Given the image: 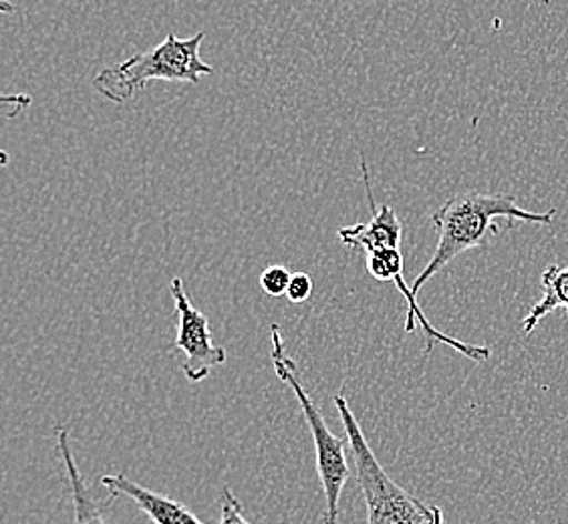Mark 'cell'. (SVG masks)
Here are the masks:
<instances>
[{"label": "cell", "instance_id": "4fadbf2b", "mask_svg": "<svg viewBox=\"0 0 568 524\" xmlns=\"http://www.w3.org/2000/svg\"><path fill=\"white\" fill-rule=\"evenodd\" d=\"M31 101L33 99L29 98V95H2V105L7 108V118H14V115H19L24 108H29L31 105Z\"/></svg>", "mask_w": 568, "mask_h": 524}, {"label": "cell", "instance_id": "8fae6325", "mask_svg": "<svg viewBox=\"0 0 568 524\" xmlns=\"http://www.w3.org/2000/svg\"><path fill=\"white\" fill-rule=\"evenodd\" d=\"M220 524H251L244 518L241 501L230 486H224L220 494Z\"/></svg>", "mask_w": 568, "mask_h": 524}, {"label": "cell", "instance_id": "7c38bea8", "mask_svg": "<svg viewBox=\"0 0 568 524\" xmlns=\"http://www.w3.org/2000/svg\"><path fill=\"white\" fill-rule=\"evenodd\" d=\"M313 295V279L311 274L306 273H293L291 284H288V291H286V299L291 303H305Z\"/></svg>", "mask_w": 568, "mask_h": 524}, {"label": "cell", "instance_id": "9c48e42d", "mask_svg": "<svg viewBox=\"0 0 568 524\" xmlns=\"http://www.w3.org/2000/svg\"><path fill=\"white\" fill-rule=\"evenodd\" d=\"M540 283L545 289V295L532 306V311L528 313V318L523 323L526 335L532 333L538 328V323L557 309H565V313L568 315V266L550 264L542 273Z\"/></svg>", "mask_w": 568, "mask_h": 524}, {"label": "cell", "instance_id": "277c9868", "mask_svg": "<svg viewBox=\"0 0 568 524\" xmlns=\"http://www.w3.org/2000/svg\"><path fill=\"white\" fill-rule=\"evenodd\" d=\"M271 360L278 380L288 385L298 400V405L305 414L306 426L311 430L315 456H317L318 481L325 494V513L323 524H339V501L345 484L351 478L349 460H347V436H335L327 426L317 404L306 392L305 385L298 377L296 363L284 345L283 331L273 323L271 325Z\"/></svg>", "mask_w": 568, "mask_h": 524}, {"label": "cell", "instance_id": "3957f363", "mask_svg": "<svg viewBox=\"0 0 568 524\" xmlns=\"http://www.w3.org/2000/svg\"><path fill=\"white\" fill-rule=\"evenodd\" d=\"M333 402L337 405L345 436L349 440L355 476L367 508V524H444V513L439 506L422 503L385 472L379 460L375 458L357 417L351 412L347 400L339 393L333 397Z\"/></svg>", "mask_w": 568, "mask_h": 524}, {"label": "cell", "instance_id": "8992f818", "mask_svg": "<svg viewBox=\"0 0 568 524\" xmlns=\"http://www.w3.org/2000/svg\"><path fill=\"white\" fill-rule=\"evenodd\" d=\"M361 172H363V184L367 190V198L372 204V220L361 222L349 229H341L337 232L339 241L353 251H377V249H399L402 236H404V224L397 219L394 208L383 204L377 208L372 192V178L367 162L361 158Z\"/></svg>", "mask_w": 568, "mask_h": 524}, {"label": "cell", "instance_id": "52a82bcc", "mask_svg": "<svg viewBox=\"0 0 568 524\" xmlns=\"http://www.w3.org/2000/svg\"><path fill=\"white\" fill-rule=\"evenodd\" d=\"M101 484L110 491L111 498L123 496L132 501L155 524H206L202 523L192 511H187L184 504L172 501L160 492L143 488L142 484L130 481L123 472L103 476Z\"/></svg>", "mask_w": 568, "mask_h": 524}, {"label": "cell", "instance_id": "7a4b0ae2", "mask_svg": "<svg viewBox=\"0 0 568 524\" xmlns=\"http://www.w3.org/2000/svg\"><path fill=\"white\" fill-rule=\"evenodd\" d=\"M204 37V31L187 39H178L174 33H168L164 43L99 71L93 77V89L99 95L121 105L133 99L150 81L200 83L202 77L214 73L212 66L200 57V44Z\"/></svg>", "mask_w": 568, "mask_h": 524}, {"label": "cell", "instance_id": "5b68a950", "mask_svg": "<svg viewBox=\"0 0 568 524\" xmlns=\"http://www.w3.org/2000/svg\"><path fill=\"white\" fill-rule=\"evenodd\" d=\"M170 295L174 299L178 318L174 350H180L186 355V361L182 363V372L186 375L187 382H204L214 367L226 363L229 353L224 347L212 343L210 319L192 305L184 289V281L180 276L172 279Z\"/></svg>", "mask_w": 568, "mask_h": 524}, {"label": "cell", "instance_id": "30bf717a", "mask_svg": "<svg viewBox=\"0 0 568 524\" xmlns=\"http://www.w3.org/2000/svg\"><path fill=\"white\" fill-rule=\"evenodd\" d=\"M293 273L283 264H271L261 274V289L268 296H286Z\"/></svg>", "mask_w": 568, "mask_h": 524}, {"label": "cell", "instance_id": "ba28073f", "mask_svg": "<svg viewBox=\"0 0 568 524\" xmlns=\"http://www.w3.org/2000/svg\"><path fill=\"white\" fill-rule=\"evenodd\" d=\"M57 450L65 464L67 478H69V488H71V501H73V511H75V524H105L103 513L99 508L98 501L88 488L83 481L79 466H77L71 442H69V430L59 426L55 430Z\"/></svg>", "mask_w": 568, "mask_h": 524}, {"label": "cell", "instance_id": "6da1fadb", "mask_svg": "<svg viewBox=\"0 0 568 524\" xmlns=\"http://www.w3.org/2000/svg\"><path fill=\"white\" fill-rule=\"evenodd\" d=\"M555 210L532 212L516 204L513 194H486L468 192L449 198L444 206L432 214L437 230V246L426 269L412 283L414 295L422 286L436 276L446 264L458 259L462 252L484 249L503 234V222H526L538 226H550Z\"/></svg>", "mask_w": 568, "mask_h": 524}]
</instances>
